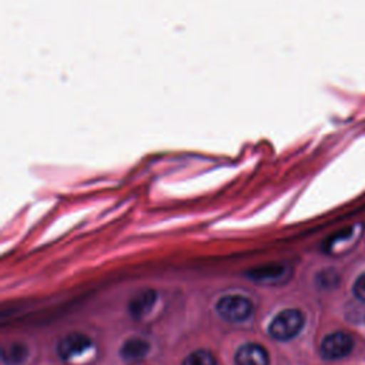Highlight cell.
Here are the masks:
<instances>
[{
	"mask_svg": "<svg viewBox=\"0 0 365 365\" xmlns=\"http://www.w3.org/2000/svg\"><path fill=\"white\" fill-rule=\"evenodd\" d=\"M305 325V314L298 308H285L279 311L268 324V334L279 342L294 339Z\"/></svg>",
	"mask_w": 365,
	"mask_h": 365,
	"instance_id": "cell-1",
	"label": "cell"
},
{
	"mask_svg": "<svg viewBox=\"0 0 365 365\" xmlns=\"http://www.w3.org/2000/svg\"><path fill=\"white\" fill-rule=\"evenodd\" d=\"M215 311L224 321L242 322L251 317L254 304L250 298L242 295H224L217 301Z\"/></svg>",
	"mask_w": 365,
	"mask_h": 365,
	"instance_id": "cell-2",
	"label": "cell"
},
{
	"mask_svg": "<svg viewBox=\"0 0 365 365\" xmlns=\"http://www.w3.org/2000/svg\"><path fill=\"white\" fill-rule=\"evenodd\" d=\"M355 348V339L351 334L335 331L325 335L319 345V355L325 361H338L348 356Z\"/></svg>",
	"mask_w": 365,
	"mask_h": 365,
	"instance_id": "cell-3",
	"label": "cell"
},
{
	"mask_svg": "<svg viewBox=\"0 0 365 365\" xmlns=\"http://www.w3.org/2000/svg\"><path fill=\"white\" fill-rule=\"evenodd\" d=\"M93 346V339L84 332H70L57 342V355L63 361H71Z\"/></svg>",
	"mask_w": 365,
	"mask_h": 365,
	"instance_id": "cell-4",
	"label": "cell"
},
{
	"mask_svg": "<svg viewBox=\"0 0 365 365\" xmlns=\"http://www.w3.org/2000/svg\"><path fill=\"white\" fill-rule=\"evenodd\" d=\"M235 365H269L268 351L255 342L241 345L234 355Z\"/></svg>",
	"mask_w": 365,
	"mask_h": 365,
	"instance_id": "cell-5",
	"label": "cell"
},
{
	"mask_svg": "<svg viewBox=\"0 0 365 365\" xmlns=\"http://www.w3.org/2000/svg\"><path fill=\"white\" fill-rule=\"evenodd\" d=\"M291 275V268L282 264H268L264 267L254 268L248 271V277L255 282H268V284H278L284 282L287 277Z\"/></svg>",
	"mask_w": 365,
	"mask_h": 365,
	"instance_id": "cell-6",
	"label": "cell"
},
{
	"mask_svg": "<svg viewBox=\"0 0 365 365\" xmlns=\"http://www.w3.org/2000/svg\"><path fill=\"white\" fill-rule=\"evenodd\" d=\"M157 297H158L157 291L151 288L143 289L137 295H134L128 302V311L131 317L134 319H141L143 317H145L157 302Z\"/></svg>",
	"mask_w": 365,
	"mask_h": 365,
	"instance_id": "cell-7",
	"label": "cell"
},
{
	"mask_svg": "<svg viewBox=\"0 0 365 365\" xmlns=\"http://www.w3.org/2000/svg\"><path fill=\"white\" fill-rule=\"evenodd\" d=\"M150 351V344L138 336H131L125 339L120 348V356L124 361L135 362L145 358V355Z\"/></svg>",
	"mask_w": 365,
	"mask_h": 365,
	"instance_id": "cell-8",
	"label": "cell"
},
{
	"mask_svg": "<svg viewBox=\"0 0 365 365\" xmlns=\"http://www.w3.org/2000/svg\"><path fill=\"white\" fill-rule=\"evenodd\" d=\"M29 356V348L23 342H10L1 349V361L6 365H20Z\"/></svg>",
	"mask_w": 365,
	"mask_h": 365,
	"instance_id": "cell-9",
	"label": "cell"
},
{
	"mask_svg": "<svg viewBox=\"0 0 365 365\" xmlns=\"http://www.w3.org/2000/svg\"><path fill=\"white\" fill-rule=\"evenodd\" d=\"M341 275L335 268H324L315 275V285L321 289H334L339 285Z\"/></svg>",
	"mask_w": 365,
	"mask_h": 365,
	"instance_id": "cell-10",
	"label": "cell"
},
{
	"mask_svg": "<svg viewBox=\"0 0 365 365\" xmlns=\"http://www.w3.org/2000/svg\"><path fill=\"white\" fill-rule=\"evenodd\" d=\"M181 365H217V358L208 349H197L188 354Z\"/></svg>",
	"mask_w": 365,
	"mask_h": 365,
	"instance_id": "cell-11",
	"label": "cell"
},
{
	"mask_svg": "<svg viewBox=\"0 0 365 365\" xmlns=\"http://www.w3.org/2000/svg\"><path fill=\"white\" fill-rule=\"evenodd\" d=\"M345 317L348 321L351 322H355V324H359V321H364L365 319V308H364V302H359L358 304H349L346 305V309H345Z\"/></svg>",
	"mask_w": 365,
	"mask_h": 365,
	"instance_id": "cell-12",
	"label": "cell"
},
{
	"mask_svg": "<svg viewBox=\"0 0 365 365\" xmlns=\"http://www.w3.org/2000/svg\"><path fill=\"white\" fill-rule=\"evenodd\" d=\"M352 294L356 301L365 304V272L359 274L352 284Z\"/></svg>",
	"mask_w": 365,
	"mask_h": 365,
	"instance_id": "cell-13",
	"label": "cell"
}]
</instances>
